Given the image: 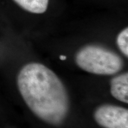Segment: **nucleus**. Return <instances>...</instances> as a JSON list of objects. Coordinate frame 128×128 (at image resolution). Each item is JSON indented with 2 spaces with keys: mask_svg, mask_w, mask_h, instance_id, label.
<instances>
[{
  "mask_svg": "<svg viewBox=\"0 0 128 128\" xmlns=\"http://www.w3.org/2000/svg\"><path fill=\"white\" fill-rule=\"evenodd\" d=\"M18 90L26 104L42 120L58 125L69 110L68 92L59 77L44 64L29 63L17 76Z\"/></svg>",
  "mask_w": 128,
  "mask_h": 128,
  "instance_id": "obj_1",
  "label": "nucleus"
},
{
  "mask_svg": "<svg viewBox=\"0 0 128 128\" xmlns=\"http://www.w3.org/2000/svg\"><path fill=\"white\" fill-rule=\"evenodd\" d=\"M75 60L80 68L96 75H114L123 67V61L119 55L95 44L86 45L79 49Z\"/></svg>",
  "mask_w": 128,
  "mask_h": 128,
  "instance_id": "obj_2",
  "label": "nucleus"
},
{
  "mask_svg": "<svg viewBox=\"0 0 128 128\" xmlns=\"http://www.w3.org/2000/svg\"><path fill=\"white\" fill-rule=\"evenodd\" d=\"M97 123L105 128H128V110L112 105H103L94 113Z\"/></svg>",
  "mask_w": 128,
  "mask_h": 128,
  "instance_id": "obj_3",
  "label": "nucleus"
},
{
  "mask_svg": "<svg viewBox=\"0 0 128 128\" xmlns=\"http://www.w3.org/2000/svg\"><path fill=\"white\" fill-rule=\"evenodd\" d=\"M110 92L117 100L128 102V72L114 76L110 80Z\"/></svg>",
  "mask_w": 128,
  "mask_h": 128,
  "instance_id": "obj_4",
  "label": "nucleus"
},
{
  "mask_svg": "<svg viewBox=\"0 0 128 128\" xmlns=\"http://www.w3.org/2000/svg\"><path fill=\"white\" fill-rule=\"evenodd\" d=\"M22 9L33 14H43L48 8L49 0H14Z\"/></svg>",
  "mask_w": 128,
  "mask_h": 128,
  "instance_id": "obj_5",
  "label": "nucleus"
},
{
  "mask_svg": "<svg viewBox=\"0 0 128 128\" xmlns=\"http://www.w3.org/2000/svg\"><path fill=\"white\" fill-rule=\"evenodd\" d=\"M117 44L121 52L128 57V28L126 27L118 34L117 37Z\"/></svg>",
  "mask_w": 128,
  "mask_h": 128,
  "instance_id": "obj_6",
  "label": "nucleus"
}]
</instances>
